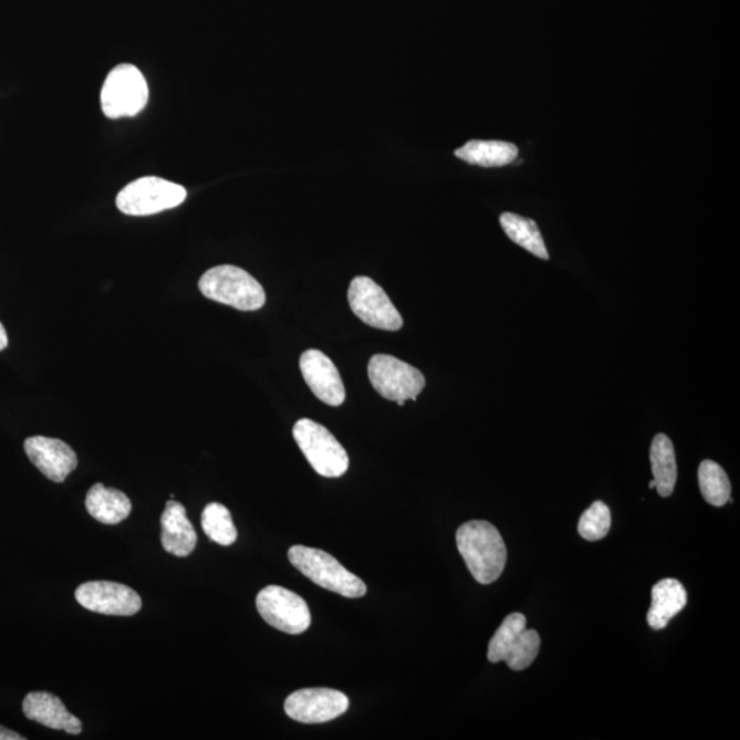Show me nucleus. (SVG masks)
<instances>
[{"instance_id": "13", "label": "nucleus", "mask_w": 740, "mask_h": 740, "mask_svg": "<svg viewBox=\"0 0 740 740\" xmlns=\"http://www.w3.org/2000/svg\"><path fill=\"white\" fill-rule=\"evenodd\" d=\"M300 368L312 393L330 406H341L346 399V388L340 371L320 350H308L301 355Z\"/></svg>"}, {"instance_id": "18", "label": "nucleus", "mask_w": 740, "mask_h": 740, "mask_svg": "<svg viewBox=\"0 0 740 740\" xmlns=\"http://www.w3.org/2000/svg\"><path fill=\"white\" fill-rule=\"evenodd\" d=\"M85 508L100 523L116 525L129 518L132 503L123 491L97 483L91 487Z\"/></svg>"}, {"instance_id": "16", "label": "nucleus", "mask_w": 740, "mask_h": 740, "mask_svg": "<svg viewBox=\"0 0 740 740\" xmlns=\"http://www.w3.org/2000/svg\"><path fill=\"white\" fill-rule=\"evenodd\" d=\"M160 542L166 553L185 559L192 554L197 546L198 536L191 521L187 518V510L181 503L169 501L160 515Z\"/></svg>"}, {"instance_id": "24", "label": "nucleus", "mask_w": 740, "mask_h": 740, "mask_svg": "<svg viewBox=\"0 0 740 740\" xmlns=\"http://www.w3.org/2000/svg\"><path fill=\"white\" fill-rule=\"evenodd\" d=\"M611 527V509L604 502L596 501L582 514L577 530L586 541L596 542L609 533Z\"/></svg>"}, {"instance_id": "14", "label": "nucleus", "mask_w": 740, "mask_h": 740, "mask_svg": "<svg viewBox=\"0 0 740 740\" xmlns=\"http://www.w3.org/2000/svg\"><path fill=\"white\" fill-rule=\"evenodd\" d=\"M24 449L34 467L55 483H63L77 468L76 452L61 439L32 436L25 440Z\"/></svg>"}, {"instance_id": "21", "label": "nucleus", "mask_w": 740, "mask_h": 740, "mask_svg": "<svg viewBox=\"0 0 740 740\" xmlns=\"http://www.w3.org/2000/svg\"><path fill=\"white\" fill-rule=\"evenodd\" d=\"M499 221H501L504 233L512 242L523 247L524 250L530 251L531 254L541 258V260H549L546 244H544L542 233L539 231L535 221L514 213H503Z\"/></svg>"}, {"instance_id": "27", "label": "nucleus", "mask_w": 740, "mask_h": 740, "mask_svg": "<svg viewBox=\"0 0 740 740\" xmlns=\"http://www.w3.org/2000/svg\"><path fill=\"white\" fill-rule=\"evenodd\" d=\"M648 487H650V489H656V481L652 480Z\"/></svg>"}, {"instance_id": "6", "label": "nucleus", "mask_w": 740, "mask_h": 740, "mask_svg": "<svg viewBox=\"0 0 740 740\" xmlns=\"http://www.w3.org/2000/svg\"><path fill=\"white\" fill-rule=\"evenodd\" d=\"M147 102L148 85L139 69L123 63L108 73L101 94L102 112L106 117H134Z\"/></svg>"}, {"instance_id": "23", "label": "nucleus", "mask_w": 740, "mask_h": 740, "mask_svg": "<svg viewBox=\"0 0 740 740\" xmlns=\"http://www.w3.org/2000/svg\"><path fill=\"white\" fill-rule=\"evenodd\" d=\"M202 528L210 541L220 546H232L238 539L237 527L233 524L232 515L221 503H209L204 509Z\"/></svg>"}, {"instance_id": "5", "label": "nucleus", "mask_w": 740, "mask_h": 740, "mask_svg": "<svg viewBox=\"0 0 740 740\" xmlns=\"http://www.w3.org/2000/svg\"><path fill=\"white\" fill-rule=\"evenodd\" d=\"M541 650V636L535 629L527 628V618L521 613H512L503 619L489 645V661H504L513 670H524L535 661Z\"/></svg>"}, {"instance_id": "12", "label": "nucleus", "mask_w": 740, "mask_h": 740, "mask_svg": "<svg viewBox=\"0 0 740 740\" xmlns=\"http://www.w3.org/2000/svg\"><path fill=\"white\" fill-rule=\"evenodd\" d=\"M80 605L106 616H134L142 609V598L135 590L114 582H88L76 590Z\"/></svg>"}, {"instance_id": "11", "label": "nucleus", "mask_w": 740, "mask_h": 740, "mask_svg": "<svg viewBox=\"0 0 740 740\" xmlns=\"http://www.w3.org/2000/svg\"><path fill=\"white\" fill-rule=\"evenodd\" d=\"M350 708L347 696L332 688H303L285 699L290 719L303 725H323L343 716Z\"/></svg>"}, {"instance_id": "15", "label": "nucleus", "mask_w": 740, "mask_h": 740, "mask_svg": "<svg viewBox=\"0 0 740 740\" xmlns=\"http://www.w3.org/2000/svg\"><path fill=\"white\" fill-rule=\"evenodd\" d=\"M27 719L39 722L51 730L65 731L71 736H79L83 731L82 721L65 708V705L54 694L33 691L28 694L22 703Z\"/></svg>"}, {"instance_id": "4", "label": "nucleus", "mask_w": 740, "mask_h": 740, "mask_svg": "<svg viewBox=\"0 0 740 740\" xmlns=\"http://www.w3.org/2000/svg\"><path fill=\"white\" fill-rule=\"evenodd\" d=\"M292 435L315 472L324 478H341L347 472V451L321 424L302 418L296 421Z\"/></svg>"}, {"instance_id": "25", "label": "nucleus", "mask_w": 740, "mask_h": 740, "mask_svg": "<svg viewBox=\"0 0 740 740\" xmlns=\"http://www.w3.org/2000/svg\"><path fill=\"white\" fill-rule=\"evenodd\" d=\"M0 740H25L24 737H21L20 733L9 730L0 726Z\"/></svg>"}, {"instance_id": "2", "label": "nucleus", "mask_w": 740, "mask_h": 740, "mask_svg": "<svg viewBox=\"0 0 740 740\" xmlns=\"http://www.w3.org/2000/svg\"><path fill=\"white\" fill-rule=\"evenodd\" d=\"M199 291L211 301L242 312H256L267 302L263 286L250 273L232 265L209 269L199 280Z\"/></svg>"}, {"instance_id": "26", "label": "nucleus", "mask_w": 740, "mask_h": 740, "mask_svg": "<svg viewBox=\"0 0 740 740\" xmlns=\"http://www.w3.org/2000/svg\"><path fill=\"white\" fill-rule=\"evenodd\" d=\"M9 346L8 332H6L4 326L0 323V352Z\"/></svg>"}, {"instance_id": "3", "label": "nucleus", "mask_w": 740, "mask_h": 740, "mask_svg": "<svg viewBox=\"0 0 740 740\" xmlns=\"http://www.w3.org/2000/svg\"><path fill=\"white\" fill-rule=\"evenodd\" d=\"M289 560L309 581L332 593L346 598H363L366 594L365 583L323 550L292 546L289 550Z\"/></svg>"}, {"instance_id": "9", "label": "nucleus", "mask_w": 740, "mask_h": 740, "mask_svg": "<svg viewBox=\"0 0 740 740\" xmlns=\"http://www.w3.org/2000/svg\"><path fill=\"white\" fill-rule=\"evenodd\" d=\"M257 609L271 627L290 635H300L312 624L306 601L292 591L268 586L257 595Z\"/></svg>"}, {"instance_id": "20", "label": "nucleus", "mask_w": 740, "mask_h": 740, "mask_svg": "<svg viewBox=\"0 0 740 740\" xmlns=\"http://www.w3.org/2000/svg\"><path fill=\"white\" fill-rule=\"evenodd\" d=\"M650 462L659 496L664 498L673 496L676 481H678V463H676L673 440L667 435L658 434L654 436Z\"/></svg>"}, {"instance_id": "7", "label": "nucleus", "mask_w": 740, "mask_h": 740, "mask_svg": "<svg viewBox=\"0 0 740 740\" xmlns=\"http://www.w3.org/2000/svg\"><path fill=\"white\" fill-rule=\"evenodd\" d=\"M185 187L160 177L147 176L129 183L117 195L116 204L126 216H152L185 202Z\"/></svg>"}, {"instance_id": "19", "label": "nucleus", "mask_w": 740, "mask_h": 740, "mask_svg": "<svg viewBox=\"0 0 740 740\" xmlns=\"http://www.w3.org/2000/svg\"><path fill=\"white\" fill-rule=\"evenodd\" d=\"M456 157L470 165L483 168H501L518 159L519 148L508 142L470 140L457 148Z\"/></svg>"}, {"instance_id": "10", "label": "nucleus", "mask_w": 740, "mask_h": 740, "mask_svg": "<svg viewBox=\"0 0 740 740\" xmlns=\"http://www.w3.org/2000/svg\"><path fill=\"white\" fill-rule=\"evenodd\" d=\"M347 298L353 313L373 329L399 331L404 325L398 309L386 291L369 278H355L350 284Z\"/></svg>"}, {"instance_id": "1", "label": "nucleus", "mask_w": 740, "mask_h": 740, "mask_svg": "<svg viewBox=\"0 0 740 740\" xmlns=\"http://www.w3.org/2000/svg\"><path fill=\"white\" fill-rule=\"evenodd\" d=\"M458 552L470 575L480 584H491L501 577L508 561L507 544L489 521L473 520L457 531Z\"/></svg>"}, {"instance_id": "8", "label": "nucleus", "mask_w": 740, "mask_h": 740, "mask_svg": "<svg viewBox=\"0 0 740 740\" xmlns=\"http://www.w3.org/2000/svg\"><path fill=\"white\" fill-rule=\"evenodd\" d=\"M368 376L373 388L388 400H416L426 387V377L393 355L376 354L369 361Z\"/></svg>"}, {"instance_id": "17", "label": "nucleus", "mask_w": 740, "mask_h": 740, "mask_svg": "<svg viewBox=\"0 0 740 740\" xmlns=\"http://www.w3.org/2000/svg\"><path fill=\"white\" fill-rule=\"evenodd\" d=\"M687 605V591L676 579H664L654 584L647 623L653 629H664Z\"/></svg>"}, {"instance_id": "22", "label": "nucleus", "mask_w": 740, "mask_h": 740, "mask_svg": "<svg viewBox=\"0 0 740 740\" xmlns=\"http://www.w3.org/2000/svg\"><path fill=\"white\" fill-rule=\"evenodd\" d=\"M699 490L705 501L716 508L725 507L731 498V483L719 463L705 460L698 469Z\"/></svg>"}]
</instances>
